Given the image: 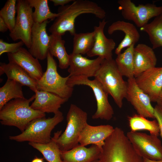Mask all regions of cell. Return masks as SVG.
Segmentation results:
<instances>
[{"label":"cell","instance_id":"6da1fadb","mask_svg":"<svg viewBox=\"0 0 162 162\" xmlns=\"http://www.w3.org/2000/svg\"><path fill=\"white\" fill-rule=\"evenodd\" d=\"M58 15L49 28L51 34L62 36L67 32L71 35L76 33V18L83 14L94 15L101 20L105 19L106 12L96 3L88 0H75L70 4L60 7Z\"/></svg>","mask_w":162,"mask_h":162},{"label":"cell","instance_id":"7a4b0ae2","mask_svg":"<svg viewBox=\"0 0 162 162\" xmlns=\"http://www.w3.org/2000/svg\"><path fill=\"white\" fill-rule=\"evenodd\" d=\"M99 159L101 162H143L123 130L118 127L105 140Z\"/></svg>","mask_w":162,"mask_h":162},{"label":"cell","instance_id":"3957f363","mask_svg":"<svg viewBox=\"0 0 162 162\" xmlns=\"http://www.w3.org/2000/svg\"><path fill=\"white\" fill-rule=\"evenodd\" d=\"M35 98L34 94L28 99H14L6 104L0 110L1 124L16 127L22 132L32 121L45 117V113L30 106V103Z\"/></svg>","mask_w":162,"mask_h":162},{"label":"cell","instance_id":"277c9868","mask_svg":"<svg viewBox=\"0 0 162 162\" xmlns=\"http://www.w3.org/2000/svg\"><path fill=\"white\" fill-rule=\"evenodd\" d=\"M117 67L115 60L104 59L94 76L102 85L120 108L122 107L125 98L127 82L123 78Z\"/></svg>","mask_w":162,"mask_h":162},{"label":"cell","instance_id":"5b68a950","mask_svg":"<svg viewBox=\"0 0 162 162\" xmlns=\"http://www.w3.org/2000/svg\"><path fill=\"white\" fill-rule=\"evenodd\" d=\"M62 113L59 111L52 117L37 118L31 122L24 131L18 135L10 136V140L17 142L28 141L46 144L51 140V133L58 124L64 120Z\"/></svg>","mask_w":162,"mask_h":162},{"label":"cell","instance_id":"8992f818","mask_svg":"<svg viewBox=\"0 0 162 162\" xmlns=\"http://www.w3.org/2000/svg\"><path fill=\"white\" fill-rule=\"evenodd\" d=\"M87 117L86 112L75 104H70L66 116V128L57 140L61 152L69 150L79 144V138L87 124Z\"/></svg>","mask_w":162,"mask_h":162},{"label":"cell","instance_id":"52a82bcc","mask_svg":"<svg viewBox=\"0 0 162 162\" xmlns=\"http://www.w3.org/2000/svg\"><path fill=\"white\" fill-rule=\"evenodd\" d=\"M46 58V69L41 78L37 81V90L47 91L69 99L74 90L73 88L67 84L70 76L63 77L59 74L56 61L49 51Z\"/></svg>","mask_w":162,"mask_h":162},{"label":"cell","instance_id":"ba28073f","mask_svg":"<svg viewBox=\"0 0 162 162\" xmlns=\"http://www.w3.org/2000/svg\"><path fill=\"white\" fill-rule=\"evenodd\" d=\"M67 84L73 88L76 85H84L92 89L97 105L96 111L92 116V119L109 121L112 118L114 112L108 100V94L98 80L95 79L90 80L84 76H70Z\"/></svg>","mask_w":162,"mask_h":162},{"label":"cell","instance_id":"9c48e42d","mask_svg":"<svg viewBox=\"0 0 162 162\" xmlns=\"http://www.w3.org/2000/svg\"><path fill=\"white\" fill-rule=\"evenodd\" d=\"M119 9L125 19L134 22L140 28L148 23L149 20L162 14V6L147 3L136 5L130 0H119Z\"/></svg>","mask_w":162,"mask_h":162},{"label":"cell","instance_id":"30bf717a","mask_svg":"<svg viewBox=\"0 0 162 162\" xmlns=\"http://www.w3.org/2000/svg\"><path fill=\"white\" fill-rule=\"evenodd\" d=\"M17 2L15 24L9 35L13 41H22L29 49L31 45L32 30L34 23L33 8L27 0H18Z\"/></svg>","mask_w":162,"mask_h":162},{"label":"cell","instance_id":"8fae6325","mask_svg":"<svg viewBox=\"0 0 162 162\" xmlns=\"http://www.w3.org/2000/svg\"><path fill=\"white\" fill-rule=\"evenodd\" d=\"M126 135L135 150L142 158L162 160V145L158 136L131 131Z\"/></svg>","mask_w":162,"mask_h":162},{"label":"cell","instance_id":"7c38bea8","mask_svg":"<svg viewBox=\"0 0 162 162\" xmlns=\"http://www.w3.org/2000/svg\"><path fill=\"white\" fill-rule=\"evenodd\" d=\"M125 98L133 106L137 114L146 118L155 119L154 107L148 96L138 86L135 77L128 78Z\"/></svg>","mask_w":162,"mask_h":162},{"label":"cell","instance_id":"4fadbf2b","mask_svg":"<svg viewBox=\"0 0 162 162\" xmlns=\"http://www.w3.org/2000/svg\"><path fill=\"white\" fill-rule=\"evenodd\" d=\"M138 86L149 97L151 102H157L162 90V67H155L135 78Z\"/></svg>","mask_w":162,"mask_h":162},{"label":"cell","instance_id":"5bb4252c","mask_svg":"<svg viewBox=\"0 0 162 162\" xmlns=\"http://www.w3.org/2000/svg\"><path fill=\"white\" fill-rule=\"evenodd\" d=\"M49 22L46 20L41 23L34 22L32 32L31 45L28 51L38 60L46 58L50 46L51 36L46 32V27Z\"/></svg>","mask_w":162,"mask_h":162},{"label":"cell","instance_id":"9a60e30c","mask_svg":"<svg viewBox=\"0 0 162 162\" xmlns=\"http://www.w3.org/2000/svg\"><path fill=\"white\" fill-rule=\"evenodd\" d=\"M70 64L68 71L70 76H84L94 77L104 59L100 57L90 59L80 54L70 55Z\"/></svg>","mask_w":162,"mask_h":162},{"label":"cell","instance_id":"2e32d148","mask_svg":"<svg viewBox=\"0 0 162 162\" xmlns=\"http://www.w3.org/2000/svg\"><path fill=\"white\" fill-rule=\"evenodd\" d=\"M107 22L104 19L99 21L98 26H94V44L91 50L87 54L88 56H98L106 60L113 59L112 52L116 44L112 39L107 38L104 34V29Z\"/></svg>","mask_w":162,"mask_h":162},{"label":"cell","instance_id":"e0dca14e","mask_svg":"<svg viewBox=\"0 0 162 162\" xmlns=\"http://www.w3.org/2000/svg\"><path fill=\"white\" fill-rule=\"evenodd\" d=\"M7 55L9 62L19 66L36 81L42 77L44 72L38 59L26 49L21 47L14 53H8Z\"/></svg>","mask_w":162,"mask_h":162},{"label":"cell","instance_id":"ac0fdd59","mask_svg":"<svg viewBox=\"0 0 162 162\" xmlns=\"http://www.w3.org/2000/svg\"><path fill=\"white\" fill-rule=\"evenodd\" d=\"M114 130V128L109 124L92 126L87 123L81 134L79 143L84 146L90 144L95 145L101 151L105 140Z\"/></svg>","mask_w":162,"mask_h":162},{"label":"cell","instance_id":"d6986e66","mask_svg":"<svg viewBox=\"0 0 162 162\" xmlns=\"http://www.w3.org/2000/svg\"><path fill=\"white\" fill-rule=\"evenodd\" d=\"M35 94V98L30 106L34 110L44 113H57L60 111L61 105L69 99L44 91L37 90Z\"/></svg>","mask_w":162,"mask_h":162},{"label":"cell","instance_id":"ffe728a7","mask_svg":"<svg viewBox=\"0 0 162 162\" xmlns=\"http://www.w3.org/2000/svg\"><path fill=\"white\" fill-rule=\"evenodd\" d=\"M152 48L143 44H138L134 50L135 78L150 68L156 67L157 58Z\"/></svg>","mask_w":162,"mask_h":162},{"label":"cell","instance_id":"44dd1931","mask_svg":"<svg viewBox=\"0 0 162 162\" xmlns=\"http://www.w3.org/2000/svg\"><path fill=\"white\" fill-rule=\"evenodd\" d=\"M118 31L122 32L125 35L124 39L115 49V53L117 55L121 53L124 48L137 43L140 37L139 32L133 24L124 21L118 20L113 22L108 27L107 32L111 35Z\"/></svg>","mask_w":162,"mask_h":162},{"label":"cell","instance_id":"7402d4cb","mask_svg":"<svg viewBox=\"0 0 162 162\" xmlns=\"http://www.w3.org/2000/svg\"><path fill=\"white\" fill-rule=\"evenodd\" d=\"M101 150L96 145L89 148L80 144L67 151L61 152L63 162H93L99 159Z\"/></svg>","mask_w":162,"mask_h":162},{"label":"cell","instance_id":"603a6c76","mask_svg":"<svg viewBox=\"0 0 162 162\" xmlns=\"http://www.w3.org/2000/svg\"><path fill=\"white\" fill-rule=\"evenodd\" d=\"M4 74H6L8 79L16 81L22 86L28 87L34 92L37 90V81L23 69L14 63H0V75Z\"/></svg>","mask_w":162,"mask_h":162},{"label":"cell","instance_id":"cb8c5ba5","mask_svg":"<svg viewBox=\"0 0 162 162\" xmlns=\"http://www.w3.org/2000/svg\"><path fill=\"white\" fill-rule=\"evenodd\" d=\"M62 130L55 132L50 141L46 144L28 142V144L40 152L48 162H63L61 152L57 143V140L61 134Z\"/></svg>","mask_w":162,"mask_h":162},{"label":"cell","instance_id":"d4e9b609","mask_svg":"<svg viewBox=\"0 0 162 162\" xmlns=\"http://www.w3.org/2000/svg\"><path fill=\"white\" fill-rule=\"evenodd\" d=\"M51 39L49 51L57 58L58 67L61 69L68 68L70 64V55L67 53L64 46L65 41L62 36L51 34Z\"/></svg>","mask_w":162,"mask_h":162},{"label":"cell","instance_id":"484cf974","mask_svg":"<svg viewBox=\"0 0 162 162\" xmlns=\"http://www.w3.org/2000/svg\"><path fill=\"white\" fill-rule=\"evenodd\" d=\"M134 45L127 47L122 53L117 55L115 60L118 69L123 76L128 78L134 77Z\"/></svg>","mask_w":162,"mask_h":162},{"label":"cell","instance_id":"4316f807","mask_svg":"<svg viewBox=\"0 0 162 162\" xmlns=\"http://www.w3.org/2000/svg\"><path fill=\"white\" fill-rule=\"evenodd\" d=\"M22 86L16 81L7 79L4 84L0 88V110L12 100L25 98Z\"/></svg>","mask_w":162,"mask_h":162},{"label":"cell","instance_id":"83f0119b","mask_svg":"<svg viewBox=\"0 0 162 162\" xmlns=\"http://www.w3.org/2000/svg\"><path fill=\"white\" fill-rule=\"evenodd\" d=\"M128 121L131 131L146 130L150 134L157 136L160 135L159 126L156 119L150 120L137 114L128 117Z\"/></svg>","mask_w":162,"mask_h":162},{"label":"cell","instance_id":"f1b7e54d","mask_svg":"<svg viewBox=\"0 0 162 162\" xmlns=\"http://www.w3.org/2000/svg\"><path fill=\"white\" fill-rule=\"evenodd\" d=\"M30 5L34 10L33 13L34 22L41 23L49 19L54 20L58 14L51 12L47 0H27Z\"/></svg>","mask_w":162,"mask_h":162},{"label":"cell","instance_id":"f546056e","mask_svg":"<svg viewBox=\"0 0 162 162\" xmlns=\"http://www.w3.org/2000/svg\"><path fill=\"white\" fill-rule=\"evenodd\" d=\"M140 30L148 34L153 49L162 47V14Z\"/></svg>","mask_w":162,"mask_h":162},{"label":"cell","instance_id":"4dcf8cb0","mask_svg":"<svg viewBox=\"0 0 162 162\" xmlns=\"http://www.w3.org/2000/svg\"><path fill=\"white\" fill-rule=\"evenodd\" d=\"M72 53L85 55L92 49L94 43V32L76 33L74 36Z\"/></svg>","mask_w":162,"mask_h":162},{"label":"cell","instance_id":"1f68e13d","mask_svg":"<svg viewBox=\"0 0 162 162\" xmlns=\"http://www.w3.org/2000/svg\"><path fill=\"white\" fill-rule=\"evenodd\" d=\"M16 0H8L0 10V17L7 25L10 32L15 26L16 9Z\"/></svg>","mask_w":162,"mask_h":162},{"label":"cell","instance_id":"d6a6232c","mask_svg":"<svg viewBox=\"0 0 162 162\" xmlns=\"http://www.w3.org/2000/svg\"><path fill=\"white\" fill-rule=\"evenodd\" d=\"M24 45V44L22 40L16 43H8L4 41L2 39H0V55L5 52L14 53L22 47Z\"/></svg>","mask_w":162,"mask_h":162},{"label":"cell","instance_id":"836d02e7","mask_svg":"<svg viewBox=\"0 0 162 162\" xmlns=\"http://www.w3.org/2000/svg\"><path fill=\"white\" fill-rule=\"evenodd\" d=\"M154 116L158 122L160 130V135L162 138V106L157 103L154 107Z\"/></svg>","mask_w":162,"mask_h":162},{"label":"cell","instance_id":"e575fe53","mask_svg":"<svg viewBox=\"0 0 162 162\" xmlns=\"http://www.w3.org/2000/svg\"><path fill=\"white\" fill-rule=\"evenodd\" d=\"M52 2L55 6L60 5L61 6H64L70 2L73 1L72 0H50Z\"/></svg>","mask_w":162,"mask_h":162},{"label":"cell","instance_id":"d590c367","mask_svg":"<svg viewBox=\"0 0 162 162\" xmlns=\"http://www.w3.org/2000/svg\"><path fill=\"white\" fill-rule=\"evenodd\" d=\"M8 30H9L8 27L3 19L0 17V32L4 33Z\"/></svg>","mask_w":162,"mask_h":162},{"label":"cell","instance_id":"8d00e7d4","mask_svg":"<svg viewBox=\"0 0 162 162\" xmlns=\"http://www.w3.org/2000/svg\"><path fill=\"white\" fill-rule=\"evenodd\" d=\"M31 162H44V159L42 158L35 157Z\"/></svg>","mask_w":162,"mask_h":162},{"label":"cell","instance_id":"74e56055","mask_svg":"<svg viewBox=\"0 0 162 162\" xmlns=\"http://www.w3.org/2000/svg\"><path fill=\"white\" fill-rule=\"evenodd\" d=\"M143 158V162H162V160H150L145 158Z\"/></svg>","mask_w":162,"mask_h":162},{"label":"cell","instance_id":"f35d334b","mask_svg":"<svg viewBox=\"0 0 162 162\" xmlns=\"http://www.w3.org/2000/svg\"><path fill=\"white\" fill-rule=\"evenodd\" d=\"M162 106V90L160 94L158 100L156 102Z\"/></svg>","mask_w":162,"mask_h":162},{"label":"cell","instance_id":"ab89813d","mask_svg":"<svg viewBox=\"0 0 162 162\" xmlns=\"http://www.w3.org/2000/svg\"><path fill=\"white\" fill-rule=\"evenodd\" d=\"M93 162H101L100 160L99 159L96 160L94 161H93Z\"/></svg>","mask_w":162,"mask_h":162}]
</instances>
